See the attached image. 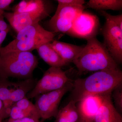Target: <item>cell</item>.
Listing matches in <instances>:
<instances>
[{"label": "cell", "instance_id": "obj_1", "mask_svg": "<svg viewBox=\"0 0 122 122\" xmlns=\"http://www.w3.org/2000/svg\"><path fill=\"white\" fill-rule=\"evenodd\" d=\"M122 83L120 69L97 71L86 77L73 81L71 99L77 103L88 95L110 93Z\"/></svg>", "mask_w": 122, "mask_h": 122}, {"label": "cell", "instance_id": "obj_2", "mask_svg": "<svg viewBox=\"0 0 122 122\" xmlns=\"http://www.w3.org/2000/svg\"><path fill=\"white\" fill-rule=\"evenodd\" d=\"M86 41L87 44L73 62L80 73L119 69L105 46L96 37Z\"/></svg>", "mask_w": 122, "mask_h": 122}, {"label": "cell", "instance_id": "obj_3", "mask_svg": "<svg viewBox=\"0 0 122 122\" xmlns=\"http://www.w3.org/2000/svg\"><path fill=\"white\" fill-rule=\"evenodd\" d=\"M38 65L37 57L31 52H12L0 55V79L33 78V72Z\"/></svg>", "mask_w": 122, "mask_h": 122}, {"label": "cell", "instance_id": "obj_4", "mask_svg": "<svg viewBox=\"0 0 122 122\" xmlns=\"http://www.w3.org/2000/svg\"><path fill=\"white\" fill-rule=\"evenodd\" d=\"M56 33L46 30L37 23L27 26L17 33L14 40L2 47L0 55L12 52L31 51L54 41Z\"/></svg>", "mask_w": 122, "mask_h": 122}, {"label": "cell", "instance_id": "obj_5", "mask_svg": "<svg viewBox=\"0 0 122 122\" xmlns=\"http://www.w3.org/2000/svg\"><path fill=\"white\" fill-rule=\"evenodd\" d=\"M50 12L49 2L44 0L40 4L23 12L15 13L5 12L3 15L17 33L27 26L39 23L48 17Z\"/></svg>", "mask_w": 122, "mask_h": 122}, {"label": "cell", "instance_id": "obj_6", "mask_svg": "<svg viewBox=\"0 0 122 122\" xmlns=\"http://www.w3.org/2000/svg\"><path fill=\"white\" fill-rule=\"evenodd\" d=\"M72 81L61 68L50 67L44 72L34 88L27 94L26 98H35L40 95L59 89Z\"/></svg>", "mask_w": 122, "mask_h": 122}, {"label": "cell", "instance_id": "obj_7", "mask_svg": "<svg viewBox=\"0 0 122 122\" xmlns=\"http://www.w3.org/2000/svg\"><path fill=\"white\" fill-rule=\"evenodd\" d=\"M73 81L70 82L59 89L40 95L35 98L34 105L42 122L52 117H56L61 100L66 92L72 89Z\"/></svg>", "mask_w": 122, "mask_h": 122}, {"label": "cell", "instance_id": "obj_8", "mask_svg": "<svg viewBox=\"0 0 122 122\" xmlns=\"http://www.w3.org/2000/svg\"><path fill=\"white\" fill-rule=\"evenodd\" d=\"M106 22L102 29L103 45L117 64L122 62V29L110 18L104 16Z\"/></svg>", "mask_w": 122, "mask_h": 122}, {"label": "cell", "instance_id": "obj_9", "mask_svg": "<svg viewBox=\"0 0 122 122\" xmlns=\"http://www.w3.org/2000/svg\"><path fill=\"white\" fill-rule=\"evenodd\" d=\"M86 8L84 5L69 7L58 5L55 14L48 23L50 31L68 34L75 18Z\"/></svg>", "mask_w": 122, "mask_h": 122}, {"label": "cell", "instance_id": "obj_10", "mask_svg": "<svg viewBox=\"0 0 122 122\" xmlns=\"http://www.w3.org/2000/svg\"><path fill=\"white\" fill-rule=\"evenodd\" d=\"M99 27L97 16L83 11L75 18L68 34L87 40L96 37Z\"/></svg>", "mask_w": 122, "mask_h": 122}, {"label": "cell", "instance_id": "obj_11", "mask_svg": "<svg viewBox=\"0 0 122 122\" xmlns=\"http://www.w3.org/2000/svg\"><path fill=\"white\" fill-rule=\"evenodd\" d=\"M107 94L88 95L77 102L81 117L94 120Z\"/></svg>", "mask_w": 122, "mask_h": 122}, {"label": "cell", "instance_id": "obj_12", "mask_svg": "<svg viewBox=\"0 0 122 122\" xmlns=\"http://www.w3.org/2000/svg\"><path fill=\"white\" fill-rule=\"evenodd\" d=\"M37 81L33 78L17 82L16 87L12 92L4 107L5 110L9 116L11 107L18 101L26 97L27 94L35 87Z\"/></svg>", "mask_w": 122, "mask_h": 122}, {"label": "cell", "instance_id": "obj_13", "mask_svg": "<svg viewBox=\"0 0 122 122\" xmlns=\"http://www.w3.org/2000/svg\"><path fill=\"white\" fill-rule=\"evenodd\" d=\"M111 94H107L94 119V122H117L122 117L113 105Z\"/></svg>", "mask_w": 122, "mask_h": 122}, {"label": "cell", "instance_id": "obj_14", "mask_svg": "<svg viewBox=\"0 0 122 122\" xmlns=\"http://www.w3.org/2000/svg\"><path fill=\"white\" fill-rule=\"evenodd\" d=\"M50 44L67 64L73 62L83 47L55 40L51 42Z\"/></svg>", "mask_w": 122, "mask_h": 122}, {"label": "cell", "instance_id": "obj_15", "mask_svg": "<svg viewBox=\"0 0 122 122\" xmlns=\"http://www.w3.org/2000/svg\"><path fill=\"white\" fill-rule=\"evenodd\" d=\"M50 43L43 44L37 49L41 58L50 67L61 68L67 65V64L50 45Z\"/></svg>", "mask_w": 122, "mask_h": 122}, {"label": "cell", "instance_id": "obj_16", "mask_svg": "<svg viewBox=\"0 0 122 122\" xmlns=\"http://www.w3.org/2000/svg\"><path fill=\"white\" fill-rule=\"evenodd\" d=\"M76 105L71 99L66 106L59 110L54 122H78L81 116Z\"/></svg>", "mask_w": 122, "mask_h": 122}, {"label": "cell", "instance_id": "obj_17", "mask_svg": "<svg viewBox=\"0 0 122 122\" xmlns=\"http://www.w3.org/2000/svg\"><path fill=\"white\" fill-rule=\"evenodd\" d=\"M86 7L99 11L119 10L122 8V0H90Z\"/></svg>", "mask_w": 122, "mask_h": 122}, {"label": "cell", "instance_id": "obj_18", "mask_svg": "<svg viewBox=\"0 0 122 122\" xmlns=\"http://www.w3.org/2000/svg\"><path fill=\"white\" fill-rule=\"evenodd\" d=\"M17 84V82H13L9 81L8 79H0V99L4 107Z\"/></svg>", "mask_w": 122, "mask_h": 122}, {"label": "cell", "instance_id": "obj_19", "mask_svg": "<svg viewBox=\"0 0 122 122\" xmlns=\"http://www.w3.org/2000/svg\"><path fill=\"white\" fill-rule=\"evenodd\" d=\"M13 105L30 114L33 117L40 119V116L35 105L30 102L26 97L18 101Z\"/></svg>", "mask_w": 122, "mask_h": 122}, {"label": "cell", "instance_id": "obj_20", "mask_svg": "<svg viewBox=\"0 0 122 122\" xmlns=\"http://www.w3.org/2000/svg\"><path fill=\"white\" fill-rule=\"evenodd\" d=\"M28 117H34L30 114L22 110L14 105L11 107L9 115V120H17Z\"/></svg>", "mask_w": 122, "mask_h": 122}, {"label": "cell", "instance_id": "obj_21", "mask_svg": "<svg viewBox=\"0 0 122 122\" xmlns=\"http://www.w3.org/2000/svg\"><path fill=\"white\" fill-rule=\"evenodd\" d=\"M3 14L0 13V51L2 44L10 30V27L5 22Z\"/></svg>", "mask_w": 122, "mask_h": 122}, {"label": "cell", "instance_id": "obj_22", "mask_svg": "<svg viewBox=\"0 0 122 122\" xmlns=\"http://www.w3.org/2000/svg\"><path fill=\"white\" fill-rule=\"evenodd\" d=\"M113 96L116 110L120 114L122 112V85L116 87L113 91Z\"/></svg>", "mask_w": 122, "mask_h": 122}, {"label": "cell", "instance_id": "obj_23", "mask_svg": "<svg viewBox=\"0 0 122 122\" xmlns=\"http://www.w3.org/2000/svg\"><path fill=\"white\" fill-rule=\"evenodd\" d=\"M59 5L69 7H79L84 5L85 1L83 0H58Z\"/></svg>", "mask_w": 122, "mask_h": 122}, {"label": "cell", "instance_id": "obj_24", "mask_svg": "<svg viewBox=\"0 0 122 122\" xmlns=\"http://www.w3.org/2000/svg\"><path fill=\"white\" fill-rule=\"evenodd\" d=\"M101 15L106 16L112 20L119 28L122 29V14L117 15H112L107 13L105 11H99Z\"/></svg>", "mask_w": 122, "mask_h": 122}, {"label": "cell", "instance_id": "obj_25", "mask_svg": "<svg viewBox=\"0 0 122 122\" xmlns=\"http://www.w3.org/2000/svg\"><path fill=\"white\" fill-rule=\"evenodd\" d=\"M14 1V0H0V13L3 14Z\"/></svg>", "mask_w": 122, "mask_h": 122}, {"label": "cell", "instance_id": "obj_26", "mask_svg": "<svg viewBox=\"0 0 122 122\" xmlns=\"http://www.w3.org/2000/svg\"><path fill=\"white\" fill-rule=\"evenodd\" d=\"M7 122H41L39 119L32 117H28L17 119V120H8Z\"/></svg>", "mask_w": 122, "mask_h": 122}, {"label": "cell", "instance_id": "obj_27", "mask_svg": "<svg viewBox=\"0 0 122 122\" xmlns=\"http://www.w3.org/2000/svg\"><path fill=\"white\" fill-rule=\"evenodd\" d=\"M9 117L4 108V106L2 101L0 99V118L3 120Z\"/></svg>", "mask_w": 122, "mask_h": 122}, {"label": "cell", "instance_id": "obj_28", "mask_svg": "<svg viewBox=\"0 0 122 122\" xmlns=\"http://www.w3.org/2000/svg\"><path fill=\"white\" fill-rule=\"evenodd\" d=\"M78 122H94V120L81 117Z\"/></svg>", "mask_w": 122, "mask_h": 122}, {"label": "cell", "instance_id": "obj_29", "mask_svg": "<svg viewBox=\"0 0 122 122\" xmlns=\"http://www.w3.org/2000/svg\"><path fill=\"white\" fill-rule=\"evenodd\" d=\"M117 122H122V117L120 118Z\"/></svg>", "mask_w": 122, "mask_h": 122}, {"label": "cell", "instance_id": "obj_30", "mask_svg": "<svg viewBox=\"0 0 122 122\" xmlns=\"http://www.w3.org/2000/svg\"><path fill=\"white\" fill-rule=\"evenodd\" d=\"M2 119L0 118V122H2Z\"/></svg>", "mask_w": 122, "mask_h": 122}]
</instances>
